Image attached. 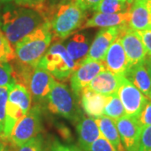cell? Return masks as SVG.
<instances>
[{"mask_svg": "<svg viewBox=\"0 0 151 151\" xmlns=\"http://www.w3.org/2000/svg\"><path fill=\"white\" fill-rule=\"evenodd\" d=\"M105 69L102 61L85 59L76 68L70 76V87L76 97L88 86L96 76Z\"/></svg>", "mask_w": 151, "mask_h": 151, "instance_id": "30bf717a", "label": "cell"}, {"mask_svg": "<svg viewBox=\"0 0 151 151\" xmlns=\"http://www.w3.org/2000/svg\"><path fill=\"white\" fill-rule=\"evenodd\" d=\"M65 47L70 58L78 65L86 59L90 49L89 40L85 34L77 33L66 41Z\"/></svg>", "mask_w": 151, "mask_h": 151, "instance_id": "44dd1931", "label": "cell"}, {"mask_svg": "<svg viewBox=\"0 0 151 151\" xmlns=\"http://www.w3.org/2000/svg\"><path fill=\"white\" fill-rule=\"evenodd\" d=\"M86 151H118L104 137L101 136Z\"/></svg>", "mask_w": 151, "mask_h": 151, "instance_id": "f546056e", "label": "cell"}, {"mask_svg": "<svg viewBox=\"0 0 151 151\" xmlns=\"http://www.w3.org/2000/svg\"><path fill=\"white\" fill-rule=\"evenodd\" d=\"M129 11L119 14H103L96 12L91 19L84 23L81 29L94 27L108 28L128 24L129 21Z\"/></svg>", "mask_w": 151, "mask_h": 151, "instance_id": "d6986e66", "label": "cell"}, {"mask_svg": "<svg viewBox=\"0 0 151 151\" xmlns=\"http://www.w3.org/2000/svg\"><path fill=\"white\" fill-rule=\"evenodd\" d=\"M49 151H82L81 149L77 148L74 145H64L61 144L60 141L55 140L51 145Z\"/></svg>", "mask_w": 151, "mask_h": 151, "instance_id": "836d02e7", "label": "cell"}, {"mask_svg": "<svg viewBox=\"0 0 151 151\" xmlns=\"http://www.w3.org/2000/svg\"><path fill=\"white\" fill-rule=\"evenodd\" d=\"M61 1H66V0H61Z\"/></svg>", "mask_w": 151, "mask_h": 151, "instance_id": "ee69618b", "label": "cell"}, {"mask_svg": "<svg viewBox=\"0 0 151 151\" xmlns=\"http://www.w3.org/2000/svg\"><path fill=\"white\" fill-rule=\"evenodd\" d=\"M108 96L97 93L84 88L81 92V105L84 112L91 118L98 119L102 117Z\"/></svg>", "mask_w": 151, "mask_h": 151, "instance_id": "ac0fdd59", "label": "cell"}, {"mask_svg": "<svg viewBox=\"0 0 151 151\" xmlns=\"http://www.w3.org/2000/svg\"><path fill=\"white\" fill-rule=\"evenodd\" d=\"M122 26L103 28L100 29L90 45L86 59L103 61L109 46L119 37Z\"/></svg>", "mask_w": 151, "mask_h": 151, "instance_id": "4fadbf2b", "label": "cell"}, {"mask_svg": "<svg viewBox=\"0 0 151 151\" xmlns=\"http://www.w3.org/2000/svg\"><path fill=\"white\" fill-rule=\"evenodd\" d=\"M149 98H150V99L151 100V94H150V97H149Z\"/></svg>", "mask_w": 151, "mask_h": 151, "instance_id": "7bdbcfd3", "label": "cell"}, {"mask_svg": "<svg viewBox=\"0 0 151 151\" xmlns=\"http://www.w3.org/2000/svg\"><path fill=\"white\" fill-rule=\"evenodd\" d=\"M76 97L65 84L55 81L45 101L49 112L71 122H77L81 118V113Z\"/></svg>", "mask_w": 151, "mask_h": 151, "instance_id": "5b68a950", "label": "cell"}, {"mask_svg": "<svg viewBox=\"0 0 151 151\" xmlns=\"http://www.w3.org/2000/svg\"><path fill=\"white\" fill-rule=\"evenodd\" d=\"M31 102L30 92L24 86L15 83L9 88L4 129V136L6 139H9L15 124L31 108Z\"/></svg>", "mask_w": 151, "mask_h": 151, "instance_id": "277c9868", "label": "cell"}, {"mask_svg": "<svg viewBox=\"0 0 151 151\" xmlns=\"http://www.w3.org/2000/svg\"><path fill=\"white\" fill-rule=\"evenodd\" d=\"M3 2H4V0H0V4H2Z\"/></svg>", "mask_w": 151, "mask_h": 151, "instance_id": "60d3db41", "label": "cell"}, {"mask_svg": "<svg viewBox=\"0 0 151 151\" xmlns=\"http://www.w3.org/2000/svg\"><path fill=\"white\" fill-rule=\"evenodd\" d=\"M76 123L78 143L81 150L86 151L94 141L102 136V134L96 119L93 118L81 116Z\"/></svg>", "mask_w": 151, "mask_h": 151, "instance_id": "2e32d148", "label": "cell"}, {"mask_svg": "<svg viewBox=\"0 0 151 151\" xmlns=\"http://www.w3.org/2000/svg\"><path fill=\"white\" fill-rule=\"evenodd\" d=\"M103 114L115 121L125 115L124 106L117 92L108 96Z\"/></svg>", "mask_w": 151, "mask_h": 151, "instance_id": "cb8c5ba5", "label": "cell"}, {"mask_svg": "<svg viewBox=\"0 0 151 151\" xmlns=\"http://www.w3.org/2000/svg\"><path fill=\"white\" fill-rule=\"evenodd\" d=\"M45 2L46 0H14V3L18 6L29 8L38 11L40 14L43 15L46 21H49L52 8L50 7V9H49L45 5Z\"/></svg>", "mask_w": 151, "mask_h": 151, "instance_id": "d4e9b609", "label": "cell"}, {"mask_svg": "<svg viewBox=\"0 0 151 151\" xmlns=\"http://www.w3.org/2000/svg\"><path fill=\"white\" fill-rule=\"evenodd\" d=\"M5 139L0 137V151H7V144Z\"/></svg>", "mask_w": 151, "mask_h": 151, "instance_id": "8d00e7d4", "label": "cell"}, {"mask_svg": "<svg viewBox=\"0 0 151 151\" xmlns=\"http://www.w3.org/2000/svg\"><path fill=\"white\" fill-rule=\"evenodd\" d=\"M37 65L45 69L54 78L61 81H67L77 67L67 53L65 45L60 42H55L50 46Z\"/></svg>", "mask_w": 151, "mask_h": 151, "instance_id": "8992f818", "label": "cell"}, {"mask_svg": "<svg viewBox=\"0 0 151 151\" xmlns=\"http://www.w3.org/2000/svg\"><path fill=\"white\" fill-rule=\"evenodd\" d=\"M144 63H145V67L147 68V70H148V71H149V73H150V75L151 76V55L146 56Z\"/></svg>", "mask_w": 151, "mask_h": 151, "instance_id": "d590c367", "label": "cell"}, {"mask_svg": "<svg viewBox=\"0 0 151 151\" xmlns=\"http://www.w3.org/2000/svg\"><path fill=\"white\" fill-rule=\"evenodd\" d=\"M119 38L127 55L129 67L145 61L147 53L137 31L124 24L121 28Z\"/></svg>", "mask_w": 151, "mask_h": 151, "instance_id": "9c48e42d", "label": "cell"}, {"mask_svg": "<svg viewBox=\"0 0 151 151\" xmlns=\"http://www.w3.org/2000/svg\"><path fill=\"white\" fill-rule=\"evenodd\" d=\"M46 21L38 11L20 7L9 9L2 15L1 29L14 47L21 40Z\"/></svg>", "mask_w": 151, "mask_h": 151, "instance_id": "6da1fadb", "label": "cell"}, {"mask_svg": "<svg viewBox=\"0 0 151 151\" xmlns=\"http://www.w3.org/2000/svg\"><path fill=\"white\" fill-rule=\"evenodd\" d=\"M55 81L54 77L45 69L39 65L34 68L29 81L28 90L35 104L46 101Z\"/></svg>", "mask_w": 151, "mask_h": 151, "instance_id": "7c38bea8", "label": "cell"}, {"mask_svg": "<svg viewBox=\"0 0 151 151\" xmlns=\"http://www.w3.org/2000/svg\"><path fill=\"white\" fill-rule=\"evenodd\" d=\"M125 77L131 81L145 96L150 97L151 94V76L144 62L129 67Z\"/></svg>", "mask_w": 151, "mask_h": 151, "instance_id": "ffe728a7", "label": "cell"}, {"mask_svg": "<svg viewBox=\"0 0 151 151\" xmlns=\"http://www.w3.org/2000/svg\"><path fill=\"white\" fill-rule=\"evenodd\" d=\"M138 121L142 128L151 125V100L147 101L138 117Z\"/></svg>", "mask_w": 151, "mask_h": 151, "instance_id": "1f68e13d", "label": "cell"}, {"mask_svg": "<svg viewBox=\"0 0 151 151\" xmlns=\"http://www.w3.org/2000/svg\"><path fill=\"white\" fill-rule=\"evenodd\" d=\"M52 39L50 24L45 21L14 46L16 61L35 67L50 46Z\"/></svg>", "mask_w": 151, "mask_h": 151, "instance_id": "7a4b0ae2", "label": "cell"}, {"mask_svg": "<svg viewBox=\"0 0 151 151\" xmlns=\"http://www.w3.org/2000/svg\"><path fill=\"white\" fill-rule=\"evenodd\" d=\"M151 11L146 0H134L129 11V27L135 31L146 30L150 29Z\"/></svg>", "mask_w": 151, "mask_h": 151, "instance_id": "e0dca14e", "label": "cell"}, {"mask_svg": "<svg viewBox=\"0 0 151 151\" xmlns=\"http://www.w3.org/2000/svg\"><path fill=\"white\" fill-rule=\"evenodd\" d=\"M137 33L140 37L147 55H151V30L150 29H146V30L137 31Z\"/></svg>", "mask_w": 151, "mask_h": 151, "instance_id": "d6a6232c", "label": "cell"}, {"mask_svg": "<svg viewBox=\"0 0 151 151\" xmlns=\"http://www.w3.org/2000/svg\"><path fill=\"white\" fill-rule=\"evenodd\" d=\"M102 62L104 64V68L106 70L118 75L125 76L129 67L127 55L119 37L109 46Z\"/></svg>", "mask_w": 151, "mask_h": 151, "instance_id": "5bb4252c", "label": "cell"}, {"mask_svg": "<svg viewBox=\"0 0 151 151\" xmlns=\"http://www.w3.org/2000/svg\"><path fill=\"white\" fill-rule=\"evenodd\" d=\"M86 19L85 10L81 9L74 0L61 1L53 9L50 24L53 36L65 40L77 29H81Z\"/></svg>", "mask_w": 151, "mask_h": 151, "instance_id": "3957f363", "label": "cell"}, {"mask_svg": "<svg viewBox=\"0 0 151 151\" xmlns=\"http://www.w3.org/2000/svg\"><path fill=\"white\" fill-rule=\"evenodd\" d=\"M138 151H151V125L143 128Z\"/></svg>", "mask_w": 151, "mask_h": 151, "instance_id": "4dcf8cb0", "label": "cell"}, {"mask_svg": "<svg viewBox=\"0 0 151 151\" xmlns=\"http://www.w3.org/2000/svg\"><path fill=\"white\" fill-rule=\"evenodd\" d=\"M96 121L102 136L104 137L118 151H125L121 142L115 120L103 115L102 117L96 119Z\"/></svg>", "mask_w": 151, "mask_h": 151, "instance_id": "7402d4cb", "label": "cell"}, {"mask_svg": "<svg viewBox=\"0 0 151 151\" xmlns=\"http://www.w3.org/2000/svg\"><path fill=\"white\" fill-rule=\"evenodd\" d=\"M16 148L15 151H49L45 144L43 136L40 134Z\"/></svg>", "mask_w": 151, "mask_h": 151, "instance_id": "83f0119b", "label": "cell"}, {"mask_svg": "<svg viewBox=\"0 0 151 151\" xmlns=\"http://www.w3.org/2000/svg\"><path fill=\"white\" fill-rule=\"evenodd\" d=\"M150 29L151 30V21H150V29Z\"/></svg>", "mask_w": 151, "mask_h": 151, "instance_id": "b9f144b4", "label": "cell"}, {"mask_svg": "<svg viewBox=\"0 0 151 151\" xmlns=\"http://www.w3.org/2000/svg\"><path fill=\"white\" fill-rule=\"evenodd\" d=\"M14 60V47L11 45L0 28V63L10 62Z\"/></svg>", "mask_w": 151, "mask_h": 151, "instance_id": "484cf974", "label": "cell"}, {"mask_svg": "<svg viewBox=\"0 0 151 151\" xmlns=\"http://www.w3.org/2000/svg\"><path fill=\"white\" fill-rule=\"evenodd\" d=\"M15 83L13 65L9 62L0 63V87H11Z\"/></svg>", "mask_w": 151, "mask_h": 151, "instance_id": "4316f807", "label": "cell"}, {"mask_svg": "<svg viewBox=\"0 0 151 151\" xmlns=\"http://www.w3.org/2000/svg\"><path fill=\"white\" fill-rule=\"evenodd\" d=\"M11 0H4V2H9Z\"/></svg>", "mask_w": 151, "mask_h": 151, "instance_id": "ab89813d", "label": "cell"}, {"mask_svg": "<svg viewBox=\"0 0 151 151\" xmlns=\"http://www.w3.org/2000/svg\"><path fill=\"white\" fill-rule=\"evenodd\" d=\"M127 1H128L129 4H133V2H134V0H127Z\"/></svg>", "mask_w": 151, "mask_h": 151, "instance_id": "f35d334b", "label": "cell"}, {"mask_svg": "<svg viewBox=\"0 0 151 151\" xmlns=\"http://www.w3.org/2000/svg\"><path fill=\"white\" fill-rule=\"evenodd\" d=\"M124 77L125 76L118 75L104 69L96 76L86 88L97 93L108 96L117 92Z\"/></svg>", "mask_w": 151, "mask_h": 151, "instance_id": "9a60e30c", "label": "cell"}, {"mask_svg": "<svg viewBox=\"0 0 151 151\" xmlns=\"http://www.w3.org/2000/svg\"><path fill=\"white\" fill-rule=\"evenodd\" d=\"M115 122L124 150L138 151L143 129L138 119L124 115Z\"/></svg>", "mask_w": 151, "mask_h": 151, "instance_id": "8fae6325", "label": "cell"}, {"mask_svg": "<svg viewBox=\"0 0 151 151\" xmlns=\"http://www.w3.org/2000/svg\"><path fill=\"white\" fill-rule=\"evenodd\" d=\"M131 5L127 0H102L93 11L103 14H119L129 11Z\"/></svg>", "mask_w": 151, "mask_h": 151, "instance_id": "603a6c76", "label": "cell"}, {"mask_svg": "<svg viewBox=\"0 0 151 151\" xmlns=\"http://www.w3.org/2000/svg\"><path fill=\"white\" fill-rule=\"evenodd\" d=\"M117 94L124 106L125 115L138 119L149 98L136 86L124 77L119 87Z\"/></svg>", "mask_w": 151, "mask_h": 151, "instance_id": "ba28073f", "label": "cell"}, {"mask_svg": "<svg viewBox=\"0 0 151 151\" xmlns=\"http://www.w3.org/2000/svg\"><path fill=\"white\" fill-rule=\"evenodd\" d=\"M42 130V112L39 104L30 108L14 126L9 137L11 144L19 147L40 134Z\"/></svg>", "mask_w": 151, "mask_h": 151, "instance_id": "52a82bcc", "label": "cell"}, {"mask_svg": "<svg viewBox=\"0 0 151 151\" xmlns=\"http://www.w3.org/2000/svg\"><path fill=\"white\" fill-rule=\"evenodd\" d=\"M10 87H0V137L5 139L4 136V121H5L6 104Z\"/></svg>", "mask_w": 151, "mask_h": 151, "instance_id": "f1b7e54d", "label": "cell"}, {"mask_svg": "<svg viewBox=\"0 0 151 151\" xmlns=\"http://www.w3.org/2000/svg\"><path fill=\"white\" fill-rule=\"evenodd\" d=\"M75 3L83 10H94L102 0H74Z\"/></svg>", "mask_w": 151, "mask_h": 151, "instance_id": "e575fe53", "label": "cell"}, {"mask_svg": "<svg viewBox=\"0 0 151 151\" xmlns=\"http://www.w3.org/2000/svg\"><path fill=\"white\" fill-rule=\"evenodd\" d=\"M1 25H2V16L0 15V28H1Z\"/></svg>", "mask_w": 151, "mask_h": 151, "instance_id": "74e56055", "label": "cell"}, {"mask_svg": "<svg viewBox=\"0 0 151 151\" xmlns=\"http://www.w3.org/2000/svg\"></svg>", "mask_w": 151, "mask_h": 151, "instance_id": "f6af8a7d", "label": "cell"}]
</instances>
